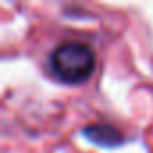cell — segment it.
<instances>
[{"label":"cell","instance_id":"cell-1","mask_svg":"<svg viewBox=\"0 0 153 153\" xmlns=\"http://www.w3.org/2000/svg\"><path fill=\"white\" fill-rule=\"evenodd\" d=\"M49 65L61 83L79 85L92 76L96 68V54L85 42H63L51 52Z\"/></svg>","mask_w":153,"mask_h":153},{"label":"cell","instance_id":"cell-2","mask_svg":"<svg viewBox=\"0 0 153 153\" xmlns=\"http://www.w3.org/2000/svg\"><path fill=\"white\" fill-rule=\"evenodd\" d=\"M83 135L90 142L97 146H105V148L121 146L124 142V135L121 133V130L108 123H92L83 128Z\"/></svg>","mask_w":153,"mask_h":153}]
</instances>
